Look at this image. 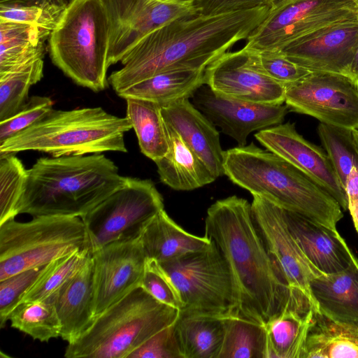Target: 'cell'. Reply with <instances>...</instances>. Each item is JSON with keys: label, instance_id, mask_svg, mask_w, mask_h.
Wrapping results in <instances>:
<instances>
[{"label": "cell", "instance_id": "1", "mask_svg": "<svg viewBox=\"0 0 358 358\" xmlns=\"http://www.w3.org/2000/svg\"><path fill=\"white\" fill-rule=\"evenodd\" d=\"M205 236L229 267L234 292L231 316L265 327L287 309H315L313 299L292 289L278 268L246 199L231 196L213 203L207 210Z\"/></svg>", "mask_w": 358, "mask_h": 358}, {"label": "cell", "instance_id": "2", "mask_svg": "<svg viewBox=\"0 0 358 358\" xmlns=\"http://www.w3.org/2000/svg\"><path fill=\"white\" fill-rule=\"evenodd\" d=\"M270 12L268 6L176 19L141 40L108 78L117 94L160 73L206 69L236 42L247 39Z\"/></svg>", "mask_w": 358, "mask_h": 358}, {"label": "cell", "instance_id": "3", "mask_svg": "<svg viewBox=\"0 0 358 358\" xmlns=\"http://www.w3.org/2000/svg\"><path fill=\"white\" fill-rule=\"evenodd\" d=\"M126 178L101 153L41 157L27 170L17 213L82 217L120 187Z\"/></svg>", "mask_w": 358, "mask_h": 358}, {"label": "cell", "instance_id": "4", "mask_svg": "<svg viewBox=\"0 0 358 358\" xmlns=\"http://www.w3.org/2000/svg\"><path fill=\"white\" fill-rule=\"evenodd\" d=\"M223 167L233 183L285 210L334 229L343 217L341 206L318 183L253 143L224 151Z\"/></svg>", "mask_w": 358, "mask_h": 358}, {"label": "cell", "instance_id": "5", "mask_svg": "<svg viewBox=\"0 0 358 358\" xmlns=\"http://www.w3.org/2000/svg\"><path fill=\"white\" fill-rule=\"evenodd\" d=\"M132 129L127 118L101 107L52 109L36 123L0 143V153L35 150L52 157L127 152L124 134Z\"/></svg>", "mask_w": 358, "mask_h": 358}, {"label": "cell", "instance_id": "6", "mask_svg": "<svg viewBox=\"0 0 358 358\" xmlns=\"http://www.w3.org/2000/svg\"><path fill=\"white\" fill-rule=\"evenodd\" d=\"M180 310L164 304L139 286L95 317L77 338L68 343L66 358H128L148 338L173 324Z\"/></svg>", "mask_w": 358, "mask_h": 358}, {"label": "cell", "instance_id": "7", "mask_svg": "<svg viewBox=\"0 0 358 358\" xmlns=\"http://www.w3.org/2000/svg\"><path fill=\"white\" fill-rule=\"evenodd\" d=\"M108 18L103 0H70L48 38L52 63L77 85L108 86Z\"/></svg>", "mask_w": 358, "mask_h": 358}, {"label": "cell", "instance_id": "8", "mask_svg": "<svg viewBox=\"0 0 358 358\" xmlns=\"http://www.w3.org/2000/svg\"><path fill=\"white\" fill-rule=\"evenodd\" d=\"M85 248H90L88 236L80 217L45 215L27 222L9 220L0 224V280Z\"/></svg>", "mask_w": 358, "mask_h": 358}, {"label": "cell", "instance_id": "9", "mask_svg": "<svg viewBox=\"0 0 358 358\" xmlns=\"http://www.w3.org/2000/svg\"><path fill=\"white\" fill-rule=\"evenodd\" d=\"M211 244L176 259L159 263L176 288L181 313L226 317L234 303V286L227 264Z\"/></svg>", "mask_w": 358, "mask_h": 358}, {"label": "cell", "instance_id": "10", "mask_svg": "<svg viewBox=\"0 0 358 358\" xmlns=\"http://www.w3.org/2000/svg\"><path fill=\"white\" fill-rule=\"evenodd\" d=\"M162 209V196L151 180L127 177L120 187L81 217L91 252L114 242L138 238Z\"/></svg>", "mask_w": 358, "mask_h": 358}, {"label": "cell", "instance_id": "11", "mask_svg": "<svg viewBox=\"0 0 358 358\" xmlns=\"http://www.w3.org/2000/svg\"><path fill=\"white\" fill-rule=\"evenodd\" d=\"M354 19H358L355 0H290L269 12L245 46L258 52L280 50L324 27Z\"/></svg>", "mask_w": 358, "mask_h": 358}, {"label": "cell", "instance_id": "12", "mask_svg": "<svg viewBox=\"0 0 358 358\" xmlns=\"http://www.w3.org/2000/svg\"><path fill=\"white\" fill-rule=\"evenodd\" d=\"M285 87V103L291 110L328 125L358 129V84L348 76L311 72Z\"/></svg>", "mask_w": 358, "mask_h": 358}, {"label": "cell", "instance_id": "13", "mask_svg": "<svg viewBox=\"0 0 358 358\" xmlns=\"http://www.w3.org/2000/svg\"><path fill=\"white\" fill-rule=\"evenodd\" d=\"M109 25L108 66L121 61L145 36L182 17L199 13L196 5L159 0H103Z\"/></svg>", "mask_w": 358, "mask_h": 358}, {"label": "cell", "instance_id": "14", "mask_svg": "<svg viewBox=\"0 0 358 358\" xmlns=\"http://www.w3.org/2000/svg\"><path fill=\"white\" fill-rule=\"evenodd\" d=\"M205 84L216 94L262 104H282L285 85L263 70L259 52L245 46L226 52L205 70Z\"/></svg>", "mask_w": 358, "mask_h": 358}, {"label": "cell", "instance_id": "15", "mask_svg": "<svg viewBox=\"0 0 358 358\" xmlns=\"http://www.w3.org/2000/svg\"><path fill=\"white\" fill-rule=\"evenodd\" d=\"M95 317L141 286L146 257L139 238L110 243L92 253Z\"/></svg>", "mask_w": 358, "mask_h": 358}, {"label": "cell", "instance_id": "16", "mask_svg": "<svg viewBox=\"0 0 358 358\" xmlns=\"http://www.w3.org/2000/svg\"><path fill=\"white\" fill-rule=\"evenodd\" d=\"M251 207L268 252L289 286L313 299L310 282L321 273L302 253L287 226L284 209L256 195Z\"/></svg>", "mask_w": 358, "mask_h": 358}, {"label": "cell", "instance_id": "17", "mask_svg": "<svg viewBox=\"0 0 358 358\" xmlns=\"http://www.w3.org/2000/svg\"><path fill=\"white\" fill-rule=\"evenodd\" d=\"M191 98L192 104L238 146L246 145L252 132L281 124L289 109L283 103L262 104L223 96L206 84Z\"/></svg>", "mask_w": 358, "mask_h": 358}, {"label": "cell", "instance_id": "18", "mask_svg": "<svg viewBox=\"0 0 358 358\" xmlns=\"http://www.w3.org/2000/svg\"><path fill=\"white\" fill-rule=\"evenodd\" d=\"M358 48V19L337 22L287 45L280 50L312 72L348 76Z\"/></svg>", "mask_w": 358, "mask_h": 358}, {"label": "cell", "instance_id": "19", "mask_svg": "<svg viewBox=\"0 0 358 358\" xmlns=\"http://www.w3.org/2000/svg\"><path fill=\"white\" fill-rule=\"evenodd\" d=\"M255 138L267 150L278 155L311 178L348 210L346 193L327 154L305 139L289 122L258 131Z\"/></svg>", "mask_w": 358, "mask_h": 358}, {"label": "cell", "instance_id": "20", "mask_svg": "<svg viewBox=\"0 0 358 358\" xmlns=\"http://www.w3.org/2000/svg\"><path fill=\"white\" fill-rule=\"evenodd\" d=\"M284 210L287 226L302 253L321 273L339 272L356 258L336 229Z\"/></svg>", "mask_w": 358, "mask_h": 358}, {"label": "cell", "instance_id": "21", "mask_svg": "<svg viewBox=\"0 0 358 358\" xmlns=\"http://www.w3.org/2000/svg\"><path fill=\"white\" fill-rule=\"evenodd\" d=\"M161 112L165 124L180 136L215 179L224 175L220 134L188 98L162 106Z\"/></svg>", "mask_w": 358, "mask_h": 358}, {"label": "cell", "instance_id": "22", "mask_svg": "<svg viewBox=\"0 0 358 358\" xmlns=\"http://www.w3.org/2000/svg\"><path fill=\"white\" fill-rule=\"evenodd\" d=\"M53 296L61 323L60 337L70 343L82 334L95 318L92 255Z\"/></svg>", "mask_w": 358, "mask_h": 358}, {"label": "cell", "instance_id": "23", "mask_svg": "<svg viewBox=\"0 0 358 358\" xmlns=\"http://www.w3.org/2000/svg\"><path fill=\"white\" fill-rule=\"evenodd\" d=\"M317 311L338 321L358 322V259L334 273H320L310 282Z\"/></svg>", "mask_w": 358, "mask_h": 358}, {"label": "cell", "instance_id": "24", "mask_svg": "<svg viewBox=\"0 0 358 358\" xmlns=\"http://www.w3.org/2000/svg\"><path fill=\"white\" fill-rule=\"evenodd\" d=\"M139 240L146 259L164 263L201 250L211 244L206 238L189 234L178 226L164 208L145 225Z\"/></svg>", "mask_w": 358, "mask_h": 358}, {"label": "cell", "instance_id": "25", "mask_svg": "<svg viewBox=\"0 0 358 358\" xmlns=\"http://www.w3.org/2000/svg\"><path fill=\"white\" fill-rule=\"evenodd\" d=\"M165 125L169 150L163 157L155 162L161 182L175 190L189 191L215 180L203 162L180 136L171 127Z\"/></svg>", "mask_w": 358, "mask_h": 358}, {"label": "cell", "instance_id": "26", "mask_svg": "<svg viewBox=\"0 0 358 358\" xmlns=\"http://www.w3.org/2000/svg\"><path fill=\"white\" fill-rule=\"evenodd\" d=\"M358 358V322L330 319L316 310L302 358Z\"/></svg>", "mask_w": 358, "mask_h": 358}, {"label": "cell", "instance_id": "27", "mask_svg": "<svg viewBox=\"0 0 358 358\" xmlns=\"http://www.w3.org/2000/svg\"><path fill=\"white\" fill-rule=\"evenodd\" d=\"M50 33L29 24L0 19V75L43 59Z\"/></svg>", "mask_w": 358, "mask_h": 358}, {"label": "cell", "instance_id": "28", "mask_svg": "<svg viewBox=\"0 0 358 358\" xmlns=\"http://www.w3.org/2000/svg\"><path fill=\"white\" fill-rule=\"evenodd\" d=\"M206 69H180L158 73L142 80L117 95L124 99H139L161 106L191 98L205 84Z\"/></svg>", "mask_w": 358, "mask_h": 358}, {"label": "cell", "instance_id": "29", "mask_svg": "<svg viewBox=\"0 0 358 358\" xmlns=\"http://www.w3.org/2000/svg\"><path fill=\"white\" fill-rule=\"evenodd\" d=\"M174 329L182 358H218L224 317L180 313Z\"/></svg>", "mask_w": 358, "mask_h": 358}, {"label": "cell", "instance_id": "30", "mask_svg": "<svg viewBox=\"0 0 358 358\" xmlns=\"http://www.w3.org/2000/svg\"><path fill=\"white\" fill-rule=\"evenodd\" d=\"M316 310L303 313L287 309L266 326V358H302Z\"/></svg>", "mask_w": 358, "mask_h": 358}, {"label": "cell", "instance_id": "31", "mask_svg": "<svg viewBox=\"0 0 358 358\" xmlns=\"http://www.w3.org/2000/svg\"><path fill=\"white\" fill-rule=\"evenodd\" d=\"M126 117L136 134L141 152L155 162L169 150L166 125L162 106L155 102L139 99H127Z\"/></svg>", "mask_w": 358, "mask_h": 358}, {"label": "cell", "instance_id": "32", "mask_svg": "<svg viewBox=\"0 0 358 358\" xmlns=\"http://www.w3.org/2000/svg\"><path fill=\"white\" fill-rule=\"evenodd\" d=\"M8 321L13 328L41 342L60 337L61 323L53 294L44 299L18 304Z\"/></svg>", "mask_w": 358, "mask_h": 358}, {"label": "cell", "instance_id": "33", "mask_svg": "<svg viewBox=\"0 0 358 358\" xmlns=\"http://www.w3.org/2000/svg\"><path fill=\"white\" fill-rule=\"evenodd\" d=\"M266 328L234 316L224 317V338L218 358H266Z\"/></svg>", "mask_w": 358, "mask_h": 358}, {"label": "cell", "instance_id": "34", "mask_svg": "<svg viewBox=\"0 0 358 358\" xmlns=\"http://www.w3.org/2000/svg\"><path fill=\"white\" fill-rule=\"evenodd\" d=\"M43 59L0 75V122L16 115L27 103L30 87L43 76Z\"/></svg>", "mask_w": 358, "mask_h": 358}, {"label": "cell", "instance_id": "35", "mask_svg": "<svg viewBox=\"0 0 358 358\" xmlns=\"http://www.w3.org/2000/svg\"><path fill=\"white\" fill-rule=\"evenodd\" d=\"M92 255L90 248L72 252L44 266L18 304L44 299L55 294L85 264Z\"/></svg>", "mask_w": 358, "mask_h": 358}, {"label": "cell", "instance_id": "36", "mask_svg": "<svg viewBox=\"0 0 358 358\" xmlns=\"http://www.w3.org/2000/svg\"><path fill=\"white\" fill-rule=\"evenodd\" d=\"M352 131L321 122L317 127L322 145L344 189L353 168L358 166V154Z\"/></svg>", "mask_w": 358, "mask_h": 358}, {"label": "cell", "instance_id": "37", "mask_svg": "<svg viewBox=\"0 0 358 358\" xmlns=\"http://www.w3.org/2000/svg\"><path fill=\"white\" fill-rule=\"evenodd\" d=\"M27 178V170L15 153H0V224L18 215Z\"/></svg>", "mask_w": 358, "mask_h": 358}, {"label": "cell", "instance_id": "38", "mask_svg": "<svg viewBox=\"0 0 358 358\" xmlns=\"http://www.w3.org/2000/svg\"><path fill=\"white\" fill-rule=\"evenodd\" d=\"M66 5L54 3L48 6H25L0 3V19L29 24L52 31L57 27Z\"/></svg>", "mask_w": 358, "mask_h": 358}, {"label": "cell", "instance_id": "39", "mask_svg": "<svg viewBox=\"0 0 358 358\" xmlns=\"http://www.w3.org/2000/svg\"><path fill=\"white\" fill-rule=\"evenodd\" d=\"M52 101L48 96H33L14 116L0 122V143L30 127L52 109Z\"/></svg>", "mask_w": 358, "mask_h": 358}, {"label": "cell", "instance_id": "40", "mask_svg": "<svg viewBox=\"0 0 358 358\" xmlns=\"http://www.w3.org/2000/svg\"><path fill=\"white\" fill-rule=\"evenodd\" d=\"M43 267L31 268L0 280V326L3 328L26 291L38 278Z\"/></svg>", "mask_w": 358, "mask_h": 358}, {"label": "cell", "instance_id": "41", "mask_svg": "<svg viewBox=\"0 0 358 358\" xmlns=\"http://www.w3.org/2000/svg\"><path fill=\"white\" fill-rule=\"evenodd\" d=\"M141 286L160 302L181 310L182 303L179 294L157 262L146 259Z\"/></svg>", "mask_w": 358, "mask_h": 358}, {"label": "cell", "instance_id": "42", "mask_svg": "<svg viewBox=\"0 0 358 358\" xmlns=\"http://www.w3.org/2000/svg\"><path fill=\"white\" fill-rule=\"evenodd\" d=\"M259 58L265 73L285 86L303 79L312 72L289 59L280 50L261 51Z\"/></svg>", "mask_w": 358, "mask_h": 358}, {"label": "cell", "instance_id": "43", "mask_svg": "<svg viewBox=\"0 0 358 358\" xmlns=\"http://www.w3.org/2000/svg\"><path fill=\"white\" fill-rule=\"evenodd\" d=\"M128 358H182L174 324L151 336Z\"/></svg>", "mask_w": 358, "mask_h": 358}, {"label": "cell", "instance_id": "44", "mask_svg": "<svg viewBox=\"0 0 358 358\" xmlns=\"http://www.w3.org/2000/svg\"><path fill=\"white\" fill-rule=\"evenodd\" d=\"M265 6H267L266 0H200L196 3L199 13L203 15L236 12Z\"/></svg>", "mask_w": 358, "mask_h": 358}, {"label": "cell", "instance_id": "45", "mask_svg": "<svg viewBox=\"0 0 358 358\" xmlns=\"http://www.w3.org/2000/svg\"><path fill=\"white\" fill-rule=\"evenodd\" d=\"M349 210L354 227L358 233V166H355L345 187Z\"/></svg>", "mask_w": 358, "mask_h": 358}, {"label": "cell", "instance_id": "46", "mask_svg": "<svg viewBox=\"0 0 358 358\" xmlns=\"http://www.w3.org/2000/svg\"><path fill=\"white\" fill-rule=\"evenodd\" d=\"M0 3L25 6H48L50 4L66 5V0H0Z\"/></svg>", "mask_w": 358, "mask_h": 358}, {"label": "cell", "instance_id": "47", "mask_svg": "<svg viewBox=\"0 0 358 358\" xmlns=\"http://www.w3.org/2000/svg\"><path fill=\"white\" fill-rule=\"evenodd\" d=\"M348 77L358 84V48L352 62Z\"/></svg>", "mask_w": 358, "mask_h": 358}, {"label": "cell", "instance_id": "48", "mask_svg": "<svg viewBox=\"0 0 358 358\" xmlns=\"http://www.w3.org/2000/svg\"><path fill=\"white\" fill-rule=\"evenodd\" d=\"M290 0H266V5L269 7L270 11L277 9Z\"/></svg>", "mask_w": 358, "mask_h": 358}, {"label": "cell", "instance_id": "49", "mask_svg": "<svg viewBox=\"0 0 358 358\" xmlns=\"http://www.w3.org/2000/svg\"><path fill=\"white\" fill-rule=\"evenodd\" d=\"M159 1H162L164 2H167V3L180 4V5L191 6V5H196V3L197 2H199L200 0H159Z\"/></svg>", "mask_w": 358, "mask_h": 358}, {"label": "cell", "instance_id": "50", "mask_svg": "<svg viewBox=\"0 0 358 358\" xmlns=\"http://www.w3.org/2000/svg\"><path fill=\"white\" fill-rule=\"evenodd\" d=\"M354 143L358 154V129L352 131Z\"/></svg>", "mask_w": 358, "mask_h": 358}, {"label": "cell", "instance_id": "51", "mask_svg": "<svg viewBox=\"0 0 358 358\" xmlns=\"http://www.w3.org/2000/svg\"><path fill=\"white\" fill-rule=\"evenodd\" d=\"M355 1H356V3H357V6H358V0H355Z\"/></svg>", "mask_w": 358, "mask_h": 358}]
</instances>
